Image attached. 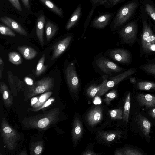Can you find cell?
<instances>
[{
	"instance_id": "cell-2",
	"label": "cell",
	"mask_w": 155,
	"mask_h": 155,
	"mask_svg": "<svg viewBox=\"0 0 155 155\" xmlns=\"http://www.w3.org/2000/svg\"><path fill=\"white\" fill-rule=\"evenodd\" d=\"M139 5V2L134 1L121 7L111 23V29L116 30L126 23L132 16Z\"/></svg>"
},
{
	"instance_id": "cell-39",
	"label": "cell",
	"mask_w": 155,
	"mask_h": 155,
	"mask_svg": "<svg viewBox=\"0 0 155 155\" xmlns=\"http://www.w3.org/2000/svg\"><path fill=\"white\" fill-rule=\"evenodd\" d=\"M19 11L21 12L22 9L18 0H8Z\"/></svg>"
},
{
	"instance_id": "cell-45",
	"label": "cell",
	"mask_w": 155,
	"mask_h": 155,
	"mask_svg": "<svg viewBox=\"0 0 155 155\" xmlns=\"http://www.w3.org/2000/svg\"><path fill=\"white\" fill-rule=\"evenodd\" d=\"M25 82L28 85H33V80L30 78L26 77L24 79Z\"/></svg>"
},
{
	"instance_id": "cell-24",
	"label": "cell",
	"mask_w": 155,
	"mask_h": 155,
	"mask_svg": "<svg viewBox=\"0 0 155 155\" xmlns=\"http://www.w3.org/2000/svg\"><path fill=\"white\" fill-rule=\"evenodd\" d=\"M58 28V27L50 21H47L45 26V34L48 42L49 41L55 34Z\"/></svg>"
},
{
	"instance_id": "cell-40",
	"label": "cell",
	"mask_w": 155,
	"mask_h": 155,
	"mask_svg": "<svg viewBox=\"0 0 155 155\" xmlns=\"http://www.w3.org/2000/svg\"><path fill=\"white\" fill-rule=\"evenodd\" d=\"M54 100L53 99H50L49 100H47L46 102L41 107L39 108L37 110V111H38L40 109H42L46 107L49 105H50Z\"/></svg>"
},
{
	"instance_id": "cell-3",
	"label": "cell",
	"mask_w": 155,
	"mask_h": 155,
	"mask_svg": "<svg viewBox=\"0 0 155 155\" xmlns=\"http://www.w3.org/2000/svg\"><path fill=\"white\" fill-rule=\"evenodd\" d=\"M93 62L94 66L96 69L105 75L120 73L125 71V69L104 56L96 57Z\"/></svg>"
},
{
	"instance_id": "cell-37",
	"label": "cell",
	"mask_w": 155,
	"mask_h": 155,
	"mask_svg": "<svg viewBox=\"0 0 155 155\" xmlns=\"http://www.w3.org/2000/svg\"><path fill=\"white\" fill-rule=\"evenodd\" d=\"M117 96L116 91L115 90H112L106 94L104 101L107 105H109L111 101L116 98Z\"/></svg>"
},
{
	"instance_id": "cell-14",
	"label": "cell",
	"mask_w": 155,
	"mask_h": 155,
	"mask_svg": "<svg viewBox=\"0 0 155 155\" xmlns=\"http://www.w3.org/2000/svg\"><path fill=\"white\" fill-rule=\"evenodd\" d=\"M1 21L8 27L20 35L26 36L27 33L25 30L18 23L8 17H1Z\"/></svg>"
},
{
	"instance_id": "cell-18",
	"label": "cell",
	"mask_w": 155,
	"mask_h": 155,
	"mask_svg": "<svg viewBox=\"0 0 155 155\" xmlns=\"http://www.w3.org/2000/svg\"><path fill=\"white\" fill-rule=\"evenodd\" d=\"M99 137L107 142H113L120 138L122 134L121 131H102L99 132Z\"/></svg>"
},
{
	"instance_id": "cell-4",
	"label": "cell",
	"mask_w": 155,
	"mask_h": 155,
	"mask_svg": "<svg viewBox=\"0 0 155 155\" xmlns=\"http://www.w3.org/2000/svg\"><path fill=\"white\" fill-rule=\"evenodd\" d=\"M54 79L47 76L37 81L28 90L26 97L28 98L51 90L54 87Z\"/></svg>"
},
{
	"instance_id": "cell-21",
	"label": "cell",
	"mask_w": 155,
	"mask_h": 155,
	"mask_svg": "<svg viewBox=\"0 0 155 155\" xmlns=\"http://www.w3.org/2000/svg\"><path fill=\"white\" fill-rule=\"evenodd\" d=\"M17 49L23 57L27 60H30L33 59L38 54L36 50L29 46H18Z\"/></svg>"
},
{
	"instance_id": "cell-32",
	"label": "cell",
	"mask_w": 155,
	"mask_h": 155,
	"mask_svg": "<svg viewBox=\"0 0 155 155\" xmlns=\"http://www.w3.org/2000/svg\"><path fill=\"white\" fill-rule=\"evenodd\" d=\"M9 61L14 64L18 65L22 62V58L21 55L15 52H12L8 54Z\"/></svg>"
},
{
	"instance_id": "cell-8",
	"label": "cell",
	"mask_w": 155,
	"mask_h": 155,
	"mask_svg": "<svg viewBox=\"0 0 155 155\" xmlns=\"http://www.w3.org/2000/svg\"><path fill=\"white\" fill-rule=\"evenodd\" d=\"M1 133L8 148L12 150L16 146L19 135L16 132L9 126L5 119L1 122Z\"/></svg>"
},
{
	"instance_id": "cell-44",
	"label": "cell",
	"mask_w": 155,
	"mask_h": 155,
	"mask_svg": "<svg viewBox=\"0 0 155 155\" xmlns=\"http://www.w3.org/2000/svg\"><path fill=\"white\" fill-rule=\"evenodd\" d=\"M149 115L155 120V107L150 109L149 112Z\"/></svg>"
},
{
	"instance_id": "cell-28",
	"label": "cell",
	"mask_w": 155,
	"mask_h": 155,
	"mask_svg": "<svg viewBox=\"0 0 155 155\" xmlns=\"http://www.w3.org/2000/svg\"><path fill=\"white\" fill-rule=\"evenodd\" d=\"M130 92H129L125 98L124 110L123 112V120L127 123L128 122L130 107Z\"/></svg>"
},
{
	"instance_id": "cell-42",
	"label": "cell",
	"mask_w": 155,
	"mask_h": 155,
	"mask_svg": "<svg viewBox=\"0 0 155 155\" xmlns=\"http://www.w3.org/2000/svg\"><path fill=\"white\" fill-rule=\"evenodd\" d=\"M42 150V148L40 145L37 146L34 150V152L35 154L38 155L41 153Z\"/></svg>"
},
{
	"instance_id": "cell-6",
	"label": "cell",
	"mask_w": 155,
	"mask_h": 155,
	"mask_svg": "<svg viewBox=\"0 0 155 155\" xmlns=\"http://www.w3.org/2000/svg\"><path fill=\"white\" fill-rule=\"evenodd\" d=\"M65 75L67 84L71 91L77 93L80 87V81L76 71L75 63L71 62L68 64L65 69Z\"/></svg>"
},
{
	"instance_id": "cell-1",
	"label": "cell",
	"mask_w": 155,
	"mask_h": 155,
	"mask_svg": "<svg viewBox=\"0 0 155 155\" xmlns=\"http://www.w3.org/2000/svg\"><path fill=\"white\" fill-rule=\"evenodd\" d=\"M142 28L140 38V48L143 54H149L155 52V30L147 16L141 12Z\"/></svg>"
},
{
	"instance_id": "cell-13",
	"label": "cell",
	"mask_w": 155,
	"mask_h": 155,
	"mask_svg": "<svg viewBox=\"0 0 155 155\" xmlns=\"http://www.w3.org/2000/svg\"><path fill=\"white\" fill-rule=\"evenodd\" d=\"M136 98L140 105L147 108L155 107V95L148 94L139 93L137 95Z\"/></svg>"
},
{
	"instance_id": "cell-20",
	"label": "cell",
	"mask_w": 155,
	"mask_h": 155,
	"mask_svg": "<svg viewBox=\"0 0 155 155\" xmlns=\"http://www.w3.org/2000/svg\"><path fill=\"white\" fill-rule=\"evenodd\" d=\"M82 12L81 5L79 4L69 19L66 25L65 28L68 30L73 27L79 19Z\"/></svg>"
},
{
	"instance_id": "cell-31",
	"label": "cell",
	"mask_w": 155,
	"mask_h": 155,
	"mask_svg": "<svg viewBox=\"0 0 155 155\" xmlns=\"http://www.w3.org/2000/svg\"><path fill=\"white\" fill-rule=\"evenodd\" d=\"M45 54H44L39 59L37 64L35 74L37 77H38L43 73L47 69V65H44V61L45 59Z\"/></svg>"
},
{
	"instance_id": "cell-25",
	"label": "cell",
	"mask_w": 155,
	"mask_h": 155,
	"mask_svg": "<svg viewBox=\"0 0 155 155\" xmlns=\"http://www.w3.org/2000/svg\"><path fill=\"white\" fill-rule=\"evenodd\" d=\"M140 68L147 74L155 76V58L148 60L146 63L141 65Z\"/></svg>"
},
{
	"instance_id": "cell-38",
	"label": "cell",
	"mask_w": 155,
	"mask_h": 155,
	"mask_svg": "<svg viewBox=\"0 0 155 155\" xmlns=\"http://www.w3.org/2000/svg\"><path fill=\"white\" fill-rule=\"evenodd\" d=\"M124 155H143L144 154L134 148H126L123 150Z\"/></svg>"
},
{
	"instance_id": "cell-10",
	"label": "cell",
	"mask_w": 155,
	"mask_h": 155,
	"mask_svg": "<svg viewBox=\"0 0 155 155\" xmlns=\"http://www.w3.org/2000/svg\"><path fill=\"white\" fill-rule=\"evenodd\" d=\"M73 35H69L55 43L51 48L53 53L51 59L54 60L61 55L67 49L73 38Z\"/></svg>"
},
{
	"instance_id": "cell-41",
	"label": "cell",
	"mask_w": 155,
	"mask_h": 155,
	"mask_svg": "<svg viewBox=\"0 0 155 155\" xmlns=\"http://www.w3.org/2000/svg\"><path fill=\"white\" fill-rule=\"evenodd\" d=\"M4 65V61L1 57L0 58V79H1L2 76L3 68Z\"/></svg>"
},
{
	"instance_id": "cell-30",
	"label": "cell",
	"mask_w": 155,
	"mask_h": 155,
	"mask_svg": "<svg viewBox=\"0 0 155 155\" xmlns=\"http://www.w3.org/2000/svg\"><path fill=\"white\" fill-rule=\"evenodd\" d=\"M138 89L141 90L148 91L155 90V82L149 81H141L137 84Z\"/></svg>"
},
{
	"instance_id": "cell-26",
	"label": "cell",
	"mask_w": 155,
	"mask_h": 155,
	"mask_svg": "<svg viewBox=\"0 0 155 155\" xmlns=\"http://www.w3.org/2000/svg\"><path fill=\"white\" fill-rule=\"evenodd\" d=\"M52 94V92L48 91L38 97V101L32 106V110H31L34 111H37V110L46 102Z\"/></svg>"
},
{
	"instance_id": "cell-5",
	"label": "cell",
	"mask_w": 155,
	"mask_h": 155,
	"mask_svg": "<svg viewBox=\"0 0 155 155\" xmlns=\"http://www.w3.org/2000/svg\"><path fill=\"white\" fill-rule=\"evenodd\" d=\"M138 27L137 21L134 20L123 27L118 32L121 41L129 45L134 43L137 38Z\"/></svg>"
},
{
	"instance_id": "cell-17",
	"label": "cell",
	"mask_w": 155,
	"mask_h": 155,
	"mask_svg": "<svg viewBox=\"0 0 155 155\" xmlns=\"http://www.w3.org/2000/svg\"><path fill=\"white\" fill-rule=\"evenodd\" d=\"M72 130L73 141L76 144L82 137L83 127L82 123L78 118H76L73 122Z\"/></svg>"
},
{
	"instance_id": "cell-46",
	"label": "cell",
	"mask_w": 155,
	"mask_h": 155,
	"mask_svg": "<svg viewBox=\"0 0 155 155\" xmlns=\"http://www.w3.org/2000/svg\"><path fill=\"white\" fill-rule=\"evenodd\" d=\"M122 0H108L110 5L113 6L118 4Z\"/></svg>"
},
{
	"instance_id": "cell-48",
	"label": "cell",
	"mask_w": 155,
	"mask_h": 155,
	"mask_svg": "<svg viewBox=\"0 0 155 155\" xmlns=\"http://www.w3.org/2000/svg\"><path fill=\"white\" fill-rule=\"evenodd\" d=\"M38 97H36L32 98L31 100V105L33 106L38 101Z\"/></svg>"
},
{
	"instance_id": "cell-9",
	"label": "cell",
	"mask_w": 155,
	"mask_h": 155,
	"mask_svg": "<svg viewBox=\"0 0 155 155\" xmlns=\"http://www.w3.org/2000/svg\"><path fill=\"white\" fill-rule=\"evenodd\" d=\"M115 61L124 64H128L132 61V58L130 52L126 49L115 48L107 50L105 53Z\"/></svg>"
},
{
	"instance_id": "cell-11",
	"label": "cell",
	"mask_w": 155,
	"mask_h": 155,
	"mask_svg": "<svg viewBox=\"0 0 155 155\" xmlns=\"http://www.w3.org/2000/svg\"><path fill=\"white\" fill-rule=\"evenodd\" d=\"M134 119L145 137L149 138L151 127L150 121L140 114H137Z\"/></svg>"
},
{
	"instance_id": "cell-27",
	"label": "cell",
	"mask_w": 155,
	"mask_h": 155,
	"mask_svg": "<svg viewBox=\"0 0 155 155\" xmlns=\"http://www.w3.org/2000/svg\"><path fill=\"white\" fill-rule=\"evenodd\" d=\"M145 12L155 22V6L149 0H145L143 2Z\"/></svg>"
},
{
	"instance_id": "cell-23",
	"label": "cell",
	"mask_w": 155,
	"mask_h": 155,
	"mask_svg": "<svg viewBox=\"0 0 155 155\" xmlns=\"http://www.w3.org/2000/svg\"><path fill=\"white\" fill-rule=\"evenodd\" d=\"M8 83L10 86L11 91L14 96H16L17 94V88L18 90L21 88V86L17 84H21V82L19 80L15 82L16 78L11 71H8L7 72Z\"/></svg>"
},
{
	"instance_id": "cell-34",
	"label": "cell",
	"mask_w": 155,
	"mask_h": 155,
	"mask_svg": "<svg viewBox=\"0 0 155 155\" xmlns=\"http://www.w3.org/2000/svg\"><path fill=\"white\" fill-rule=\"evenodd\" d=\"M50 118L48 116H46L40 119L37 122V126L41 129L46 128L51 123V120Z\"/></svg>"
},
{
	"instance_id": "cell-43",
	"label": "cell",
	"mask_w": 155,
	"mask_h": 155,
	"mask_svg": "<svg viewBox=\"0 0 155 155\" xmlns=\"http://www.w3.org/2000/svg\"><path fill=\"white\" fill-rule=\"evenodd\" d=\"M26 8L29 10L30 6L29 0H21Z\"/></svg>"
},
{
	"instance_id": "cell-12",
	"label": "cell",
	"mask_w": 155,
	"mask_h": 155,
	"mask_svg": "<svg viewBox=\"0 0 155 155\" xmlns=\"http://www.w3.org/2000/svg\"><path fill=\"white\" fill-rule=\"evenodd\" d=\"M103 114L100 106H97L91 110L87 115V120L89 125L94 126L102 120Z\"/></svg>"
},
{
	"instance_id": "cell-16",
	"label": "cell",
	"mask_w": 155,
	"mask_h": 155,
	"mask_svg": "<svg viewBox=\"0 0 155 155\" xmlns=\"http://www.w3.org/2000/svg\"><path fill=\"white\" fill-rule=\"evenodd\" d=\"M0 91L5 105L11 107L13 104L12 96L8 87L3 82L0 83Z\"/></svg>"
},
{
	"instance_id": "cell-29",
	"label": "cell",
	"mask_w": 155,
	"mask_h": 155,
	"mask_svg": "<svg viewBox=\"0 0 155 155\" xmlns=\"http://www.w3.org/2000/svg\"><path fill=\"white\" fill-rule=\"evenodd\" d=\"M40 1L57 15L61 17H63V12L61 8L57 7L50 0H40Z\"/></svg>"
},
{
	"instance_id": "cell-51",
	"label": "cell",
	"mask_w": 155,
	"mask_h": 155,
	"mask_svg": "<svg viewBox=\"0 0 155 155\" xmlns=\"http://www.w3.org/2000/svg\"><path fill=\"white\" fill-rule=\"evenodd\" d=\"M101 1V0H92L91 2L93 5L95 4H96L97 5V3H98V1Z\"/></svg>"
},
{
	"instance_id": "cell-33",
	"label": "cell",
	"mask_w": 155,
	"mask_h": 155,
	"mask_svg": "<svg viewBox=\"0 0 155 155\" xmlns=\"http://www.w3.org/2000/svg\"><path fill=\"white\" fill-rule=\"evenodd\" d=\"M109 112L112 119L118 120L123 119V111L122 108L111 110Z\"/></svg>"
},
{
	"instance_id": "cell-7",
	"label": "cell",
	"mask_w": 155,
	"mask_h": 155,
	"mask_svg": "<svg viewBox=\"0 0 155 155\" xmlns=\"http://www.w3.org/2000/svg\"><path fill=\"white\" fill-rule=\"evenodd\" d=\"M136 72L134 68H131L113 77L108 78L107 82L103 85L96 96H100L105 94L109 89L116 86L119 83Z\"/></svg>"
},
{
	"instance_id": "cell-15",
	"label": "cell",
	"mask_w": 155,
	"mask_h": 155,
	"mask_svg": "<svg viewBox=\"0 0 155 155\" xmlns=\"http://www.w3.org/2000/svg\"><path fill=\"white\" fill-rule=\"evenodd\" d=\"M111 17V15L110 13L101 15L94 19L90 26L98 29H103L108 24Z\"/></svg>"
},
{
	"instance_id": "cell-19",
	"label": "cell",
	"mask_w": 155,
	"mask_h": 155,
	"mask_svg": "<svg viewBox=\"0 0 155 155\" xmlns=\"http://www.w3.org/2000/svg\"><path fill=\"white\" fill-rule=\"evenodd\" d=\"M45 22V16L42 14L38 17L36 26V35L42 46L44 44L43 39L44 27Z\"/></svg>"
},
{
	"instance_id": "cell-36",
	"label": "cell",
	"mask_w": 155,
	"mask_h": 155,
	"mask_svg": "<svg viewBox=\"0 0 155 155\" xmlns=\"http://www.w3.org/2000/svg\"><path fill=\"white\" fill-rule=\"evenodd\" d=\"M97 5L96 4L93 5V6L92 7L89 13L88 14L84 26V30L82 37L83 35H84L85 32L87 30L88 25L94 11Z\"/></svg>"
},
{
	"instance_id": "cell-50",
	"label": "cell",
	"mask_w": 155,
	"mask_h": 155,
	"mask_svg": "<svg viewBox=\"0 0 155 155\" xmlns=\"http://www.w3.org/2000/svg\"><path fill=\"white\" fill-rule=\"evenodd\" d=\"M130 82L133 84H134L136 83V80L135 78L132 77L130 79Z\"/></svg>"
},
{
	"instance_id": "cell-35",
	"label": "cell",
	"mask_w": 155,
	"mask_h": 155,
	"mask_svg": "<svg viewBox=\"0 0 155 155\" xmlns=\"http://www.w3.org/2000/svg\"><path fill=\"white\" fill-rule=\"evenodd\" d=\"M0 32L2 35H4L9 36L12 37H15L16 36L15 34L11 28L2 24L0 25Z\"/></svg>"
},
{
	"instance_id": "cell-22",
	"label": "cell",
	"mask_w": 155,
	"mask_h": 155,
	"mask_svg": "<svg viewBox=\"0 0 155 155\" xmlns=\"http://www.w3.org/2000/svg\"><path fill=\"white\" fill-rule=\"evenodd\" d=\"M103 76L102 81L100 84H92L87 88L86 94L89 97L91 98L94 97L103 85L107 82L108 79V76L105 75Z\"/></svg>"
},
{
	"instance_id": "cell-49",
	"label": "cell",
	"mask_w": 155,
	"mask_h": 155,
	"mask_svg": "<svg viewBox=\"0 0 155 155\" xmlns=\"http://www.w3.org/2000/svg\"><path fill=\"white\" fill-rule=\"evenodd\" d=\"M114 154L115 155H124L122 150H117L115 152Z\"/></svg>"
},
{
	"instance_id": "cell-47",
	"label": "cell",
	"mask_w": 155,
	"mask_h": 155,
	"mask_svg": "<svg viewBox=\"0 0 155 155\" xmlns=\"http://www.w3.org/2000/svg\"><path fill=\"white\" fill-rule=\"evenodd\" d=\"M96 154V153L90 150H87L83 154V155H94Z\"/></svg>"
}]
</instances>
